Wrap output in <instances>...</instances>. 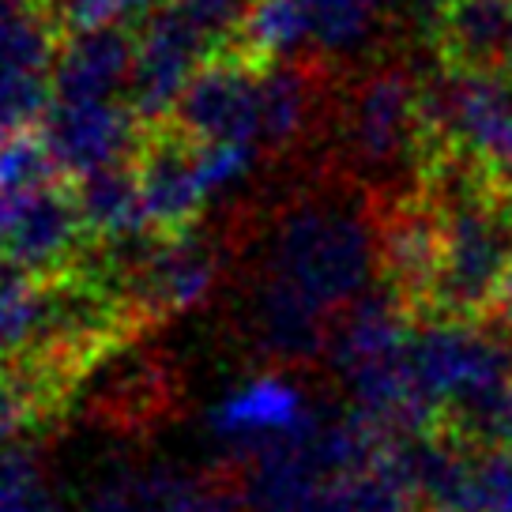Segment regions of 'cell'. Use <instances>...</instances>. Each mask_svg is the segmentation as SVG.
Masks as SVG:
<instances>
[{
    "mask_svg": "<svg viewBox=\"0 0 512 512\" xmlns=\"http://www.w3.org/2000/svg\"><path fill=\"white\" fill-rule=\"evenodd\" d=\"M384 226L354 192H305L275 211L241 320L275 369L328 354L336 324L377 290Z\"/></svg>",
    "mask_w": 512,
    "mask_h": 512,
    "instance_id": "cell-1",
    "label": "cell"
},
{
    "mask_svg": "<svg viewBox=\"0 0 512 512\" xmlns=\"http://www.w3.org/2000/svg\"><path fill=\"white\" fill-rule=\"evenodd\" d=\"M437 215L441 268L426 320H497L512 279L509 189H460L437 200Z\"/></svg>",
    "mask_w": 512,
    "mask_h": 512,
    "instance_id": "cell-2",
    "label": "cell"
},
{
    "mask_svg": "<svg viewBox=\"0 0 512 512\" xmlns=\"http://www.w3.org/2000/svg\"><path fill=\"white\" fill-rule=\"evenodd\" d=\"M426 140L448 162L512 192V76L448 68L426 87Z\"/></svg>",
    "mask_w": 512,
    "mask_h": 512,
    "instance_id": "cell-3",
    "label": "cell"
},
{
    "mask_svg": "<svg viewBox=\"0 0 512 512\" xmlns=\"http://www.w3.org/2000/svg\"><path fill=\"white\" fill-rule=\"evenodd\" d=\"M411 366L426 403L441 418L512 381V339L475 320H418Z\"/></svg>",
    "mask_w": 512,
    "mask_h": 512,
    "instance_id": "cell-4",
    "label": "cell"
},
{
    "mask_svg": "<svg viewBox=\"0 0 512 512\" xmlns=\"http://www.w3.org/2000/svg\"><path fill=\"white\" fill-rule=\"evenodd\" d=\"M343 147L362 170L384 174L411 159L426 136V87L403 68H373L351 87L339 113Z\"/></svg>",
    "mask_w": 512,
    "mask_h": 512,
    "instance_id": "cell-5",
    "label": "cell"
},
{
    "mask_svg": "<svg viewBox=\"0 0 512 512\" xmlns=\"http://www.w3.org/2000/svg\"><path fill=\"white\" fill-rule=\"evenodd\" d=\"M317 403L309 400L290 369H260L230 384L208 411V433L238 456V464L260 452L302 441L317 426Z\"/></svg>",
    "mask_w": 512,
    "mask_h": 512,
    "instance_id": "cell-6",
    "label": "cell"
},
{
    "mask_svg": "<svg viewBox=\"0 0 512 512\" xmlns=\"http://www.w3.org/2000/svg\"><path fill=\"white\" fill-rule=\"evenodd\" d=\"M140 113L121 95H53L42 140L64 177H95L140 159Z\"/></svg>",
    "mask_w": 512,
    "mask_h": 512,
    "instance_id": "cell-7",
    "label": "cell"
},
{
    "mask_svg": "<svg viewBox=\"0 0 512 512\" xmlns=\"http://www.w3.org/2000/svg\"><path fill=\"white\" fill-rule=\"evenodd\" d=\"M80 512H249L241 486L170 460H110L98 467Z\"/></svg>",
    "mask_w": 512,
    "mask_h": 512,
    "instance_id": "cell-8",
    "label": "cell"
},
{
    "mask_svg": "<svg viewBox=\"0 0 512 512\" xmlns=\"http://www.w3.org/2000/svg\"><path fill=\"white\" fill-rule=\"evenodd\" d=\"M264 64L249 57H215L208 61L174 110V132L192 144H238L268 151L264 140V98H260Z\"/></svg>",
    "mask_w": 512,
    "mask_h": 512,
    "instance_id": "cell-9",
    "label": "cell"
},
{
    "mask_svg": "<svg viewBox=\"0 0 512 512\" xmlns=\"http://www.w3.org/2000/svg\"><path fill=\"white\" fill-rule=\"evenodd\" d=\"M223 279V253L200 230L162 234L128 260L125 294L147 320L185 317L208 302Z\"/></svg>",
    "mask_w": 512,
    "mask_h": 512,
    "instance_id": "cell-10",
    "label": "cell"
},
{
    "mask_svg": "<svg viewBox=\"0 0 512 512\" xmlns=\"http://www.w3.org/2000/svg\"><path fill=\"white\" fill-rule=\"evenodd\" d=\"M57 27L34 4L0 0V140L31 132L53 98Z\"/></svg>",
    "mask_w": 512,
    "mask_h": 512,
    "instance_id": "cell-11",
    "label": "cell"
},
{
    "mask_svg": "<svg viewBox=\"0 0 512 512\" xmlns=\"http://www.w3.org/2000/svg\"><path fill=\"white\" fill-rule=\"evenodd\" d=\"M83 238L76 189L64 181L0 192V260L23 275H53L76 260Z\"/></svg>",
    "mask_w": 512,
    "mask_h": 512,
    "instance_id": "cell-12",
    "label": "cell"
},
{
    "mask_svg": "<svg viewBox=\"0 0 512 512\" xmlns=\"http://www.w3.org/2000/svg\"><path fill=\"white\" fill-rule=\"evenodd\" d=\"M136 177L144 192L147 223L159 234H181L200 219V211L211 208L192 170L189 144L177 132L159 136L155 144H144L136 159Z\"/></svg>",
    "mask_w": 512,
    "mask_h": 512,
    "instance_id": "cell-13",
    "label": "cell"
},
{
    "mask_svg": "<svg viewBox=\"0 0 512 512\" xmlns=\"http://www.w3.org/2000/svg\"><path fill=\"white\" fill-rule=\"evenodd\" d=\"M437 46L448 68L512 76V0H448Z\"/></svg>",
    "mask_w": 512,
    "mask_h": 512,
    "instance_id": "cell-14",
    "label": "cell"
},
{
    "mask_svg": "<svg viewBox=\"0 0 512 512\" xmlns=\"http://www.w3.org/2000/svg\"><path fill=\"white\" fill-rule=\"evenodd\" d=\"M76 204H80V219L87 238L110 241V245H128V241L140 238L144 230H151L144 192H140V177H136V162L76 181Z\"/></svg>",
    "mask_w": 512,
    "mask_h": 512,
    "instance_id": "cell-15",
    "label": "cell"
},
{
    "mask_svg": "<svg viewBox=\"0 0 512 512\" xmlns=\"http://www.w3.org/2000/svg\"><path fill=\"white\" fill-rule=\"evenodd\" d=\"M53 332V290L0 260V373L46 347Z\"/></svg>",
    "mask_w": 512,
    "mask_h": 512,
    "instance_id": "cell-16",
    "label": "cell"
},
{
    "mask_svg": "<svg viewBox=\"0 0 512 512\" xmlns=\"http://www.w3.org/2000/svg\"><path fill=\"white\" fill-rule=\"evenodd\" d=\"M241 46L256 64H290L302 49H313L302 0H253Z\"/></svg>",
    "mask_w": 512,
    "mask_h": 512,
    "instance_id": "cell-17",
    "label": "cell"
},
{
    "mask_svg": "<svg viewBox=\"0 0 512 512\" xmlns=\"http://www.w3.org/2000/svg\"><path fill=\"white\" fill-rule=\"evenodd\" d=\"M264 98V140L268 151L290 147L313 117V83L298 64H264L260 72Z\"/></svg>",
    "mask_w": 512,
    "mask_h": 512,
    "instance_id": "cell-18",
    "label": "cell"
},
{
    "mask_svg": "<svg viewBox=\"0 0 512 512\" xmlns=\"http://www.w3.org/2000/svg\"><path fill=\"white\" fill-rule=\"evenodd\" d=\"M392 0H302L317 53H354L369 42Z\"/></svg>",
    "mask_w": 512,
    "mask_h": 512,
    "instance_id": "cell-19",
    "label": "cell"
},
{
    "mask_svg": "<svg viewBox=\"0 0 512 512\" xmlns=\"http://www.w3.org/2000/svg\"><path fill=\"white\" fill-rule=\"evenodd\" d=\"M0 512H68L34 448L0 452Z\"/></svg>",
    "mask_w": 512,
    "mask_h": 512,
    "instance_id": "cell-20",
    "label": "cell"
},
{
    "mask_svg": "<svg viewBox=\"0 0 512 512\" xmlns=\"http://www.w3.org/2000/svg\"><path fill=\"white\" fill-rule=\"evenodd\" d=\"M159 8L174 16L211 57H223L219 49L241 38L253 0H159Z\"/></svg>",
    "mask_w": 512,
    "mask_h": 512,
    "instance_id": "cell-21",
    "label": "cell"
},
{
    "mask_svg": "<svg viewBox=\"0 0 512 512\" xmlns=\"http://www.w3.org/2000/svg\"><path fill=\"white\" fill-rule=\"evenodd\" d=\"M53 19L72 34L87 31H128L132 23H144L159 0H49Z\"/></svg>",
    "mask_w": 512,
    "mask_h": 512,
    "instance_id": "cell-22",
    "label": "cell"
},
{
    "mask_svg": "<svg viewBox=\"0 0 512 512\" xmlns=\"http://www.w3.org/2000/svg\"><path fill=\"white\" fill-rule=\"evenodd\" d=\"M61 170L49 155L42 132H19L0 140V192L34 189V185H49L61 181Z\"/></svg>",
    "mask_w": 512,
    "mask_h": 512,
    "instance_id": "cell-23",
    "label": "cell"
},
{
    "mask_svg": "<svg viewBox=\"0 0 512 512\" xmlns=\"http://www.w3.org/2000/svg\"><path fill=\"white\" fill-rule=\"evenodd\" d=\"M497 320L512 328V279H509V290H505V302H501V313H497Z\"/></svg>",
    "mask_w": 512,
    "mask_h": 512,
    "instance_id": "cell-24",
    "label": "cell"
},
{
    "mask_svg": "<svg viewBox=\"0 0 512 512\" xmlns=\"http://www.w3.org/2000/svg\"><path fill=\"white\" fill-rule=\"evenodd\" d=\"M8 4H34V0H8Z\"/></svg>",
    "mask_w": 512,
    "mask_h": 512,
    "instance_id": "cell-25",
    "label": "cell"
}]
</instances>
